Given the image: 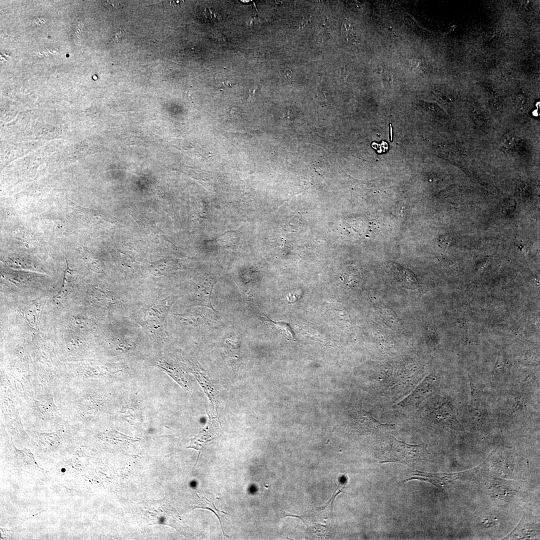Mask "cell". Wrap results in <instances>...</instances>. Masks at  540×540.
Segmentation results:
<instances>
[{"label": "cell", "instance_id": "10", "mask_svg": "<svg viewBox=\"0 0 540 540\" xmlns=\"http://www.w3.org/2000/svg\"><path fill=\"white\" fill-rule=\"evenodd\" d=\"M124 34V31L123 30H120L118 32H116L114 34L113 39L116 42H118L122 39Z\"/></svg>", "mask_w": 540, "mask_h": 540}, {"label": "cell", "instance_id": "5", "mask_svg": "<svg viewBox=\"0 0 540 540\" xmlns=\"http://www.w3.org/2000/svg\"><path fill=\"white\" fill-rule=\"evenodd\" d=\"M208 416V421L204 428L198 435L191 439L190 445L187 448H194L198 452L196 462L204 446L208 444V442L215 438L220 432L218 420L216 418L210 417L209 415Z\"/></svg>", "mask_w": 540, "mask_h": 540}, {"label": "cell", "instance_id": "7", "mask_svg": "<svg viewBox=\"0 0 540 540\" xmlns=\"http://www.w3.org/2000/svg\"><path fill=\"white\" fill-rule=\"evenodd\" d=\"M342 34L345 41L354 43L356 42L353 28L348 22H344L342 26Z\"/></svg>", "mask_w": 540, "mask_h": 540}, {"label": "cell", "instance_id": "8", "mask_svg": "<svg viewBox=\"0 0 540 540\" xmlns=\"http://www.w3.org/2000/svg\"><path fill=\"white\" fill-rule=\"evenodd\" d=\"M268 320V321L272 323V325L275 326L277 329H278L281 333L284 334L288 339L294 340V332H292L291 328L289 324L284 322H278L272 320L267 316H266Z\"/></svg>", "mask_w": 540, "mask_h": 540}, {"label": "cell", "instance_id": "6", "mask_svg": "<svg viewBox=\"0 0 540 540\" xmlns=\"http://www.w3.org/2000/svg\"><path fill=\"white\" fill-rule=\"evenodd\" d=\"M358 419L356 428L368 434H374L386 432L394 428L392 424H382L373 418L369 414L364 412H360Z\"/></svg>", "mask_w": 540, "mask_h": 540}, {"label": "cell", "instance_id": "4", "mask_svg": "<svg viewBox=\"0 0 540 540\" xmlns=\"http://www.w3.org/2000/svg\"><path fill=\"white\" fill-rule=\"evenodd\" d=\"M144 512L151 522L149 524H164L182 532L188 528L182 520L173 502L166 498L152 501Z\"/></svg>", "mask_w": 540, "mask_h": 540}, {"label": "cell", "instance_id": "11", "mask_svg": "<svg viewBox=\"0 0 540 540\" xmlns=\"http://www.w3.org/2000/svg\"><path fill=\"white\" fill-rule=\"evenodd\" d=\"M340 78H346V70L344 68H342L340 70Z\"/></svg>", "mask_w": 540, "mask_h": 540}, {"label": "cell", "instance_id": "1", "mask_svg": "<svg viewBox=\"0 0 540 540\" xmlns=\"http://www.w3.org/2000/svg\"><path fill=\"white\" fill-rule=\"evenodd\" d=\"M34 396L28 402L20 407L24 412L23 418L32 419L38 424L50 425L67 423L63 414L56 404L53 393L35 394Z\"/></svg>", "mask_w": 540, "mask_h": 540}, {"label": "cell", "instance_id": "9", "mask_svg": "<svg viewBox=\"0 0 540 540\" xmlns=\"http://www.w3.org/2000/svg\"><path fill=\"white\" fill-rule=\"evenodd\" d=\"M426 384V380H424L408 398L406 402L408 404L417 402L422 398V396L425 395L426 392L425 388Z\"/></svg>", "mask_w": 540, "mask_h": 540}, {"label": "cell", "instance_id": "3", "mask_svg": "<svg viewBox=\"0 0 540 540\" xmlns=\"http://www.w3.org/2000/svg\"><path fill=\"white\" fill-rule=\"evenodd\" d=\"M426 447L424 444H409L392 437L388 450L379 462H398L412 466L428 460Z\"/></svg>", "mask_w": 540, "mask_h": 540}, {"label": "cell", "instance_id": "2", "mask_svg": "<svg viewBox=\"0 0 540 540\" xmlns=\"http://www.w3.org/2000/svg\"><path fill=\"white\" fill-rule=\"evenodd\" d=\"M340 489L334 492L330 499L324 505L317 507L303 515L294 516L299 518L306 525L312 535L320 538H328L333 533V502L340 492Z\"/></svg>", "mask_w": 540, "mask_h": 540}]
</instances>
